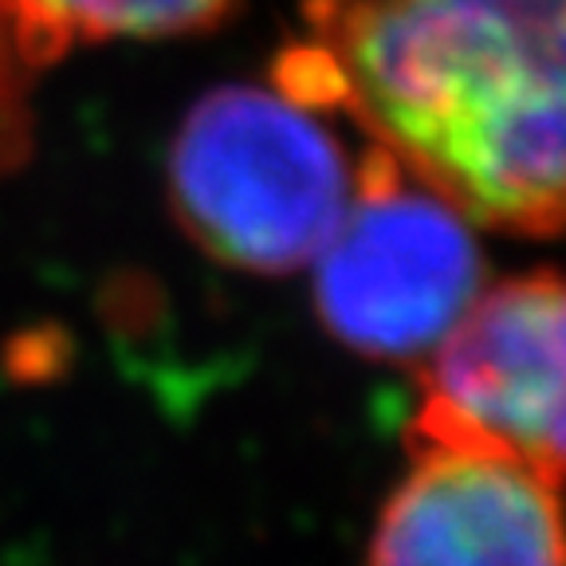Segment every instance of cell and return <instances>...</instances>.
<instances>
[{"label": "cell", "mask_w": 566, "mask_h": 566, "mask_svg": "<svg viewBox=\"0 0 566 566\" xmlns=\"http://www.w3.org/2000/svg\"><path fill=\"white\" fill-rule=\"evenodd\" d=\"M237 0H0V169L24 154L28 91L52 63L115 40L212 28Z\"/></svg>", "instance_id": "obj_6"}, {"label": "cell", "mask_w": 566, "mask_h": 566, "mask_svg": "<svg viewBox=\"0 0 566 566\" xmlns=\"http://www.w3.org/2000/svg\"><path fill=\"white\" fill-rule=\"evenodd\" d=\"M272 83L472 221L566 229V0H307Z\"/></svg>", "instance_id": "obj_1"}, {"label": "cell", "mask_w": 566, "mask_h": 566, "mask_svg": "<svg viewBox=\"0 0 566 566\" xmlns=\"http://www.w3.org/2000/svg\"><path fill=\"white\" fill-rule=\"evenodd\" d=\"M409 444H469L566 480V275L480 292L429 350Z\"/></svg>", "instance_id": "obj_4"}, {"label": "cell", "mask_w": 566, "mask_h": 566, "mask_svg": "<svg viewBox=\"0 0 566 566\" xmlns=\"http://www.w3.org/2000/svg\"><path fill=\"white\" fill-rule=\"evenodd\" d=\"M472 217L370 146L335 237L315 256V307L327 331L370 358H421L484 283Z\"/></svg>", "instance_id": "obj_3"}, {"label": "cell", "mask_w": 566, "mask_h": 566, "mask_svg": "<svg viewBox=\"0 0 566 566\" xmlns=\"http://www.w3.org/2000/svg\"><path fill=\"white\" fill-rule=\"evenodd\" d=\"M169 205L201 252L240 272L311 268L350 209L358 166L323 111L287 91L229 83L181 118Z\"/></svg>", "instance_id": "obj_2"}, {"label": "cell", "mask_w": 566, "mask_h": 566, "mask_svg": "<svg viewBox=\"0 0 566 566\" xmlns=\"http://www.w3.org/2000/svg\"><path fill=\"white\" fill-rule=\"evenodd\" d=\"M413 469L374 527L370 566H566L558 484L469 444H409Z\"/></svg>", "instance_id": "obj_5"}]
</instances>
